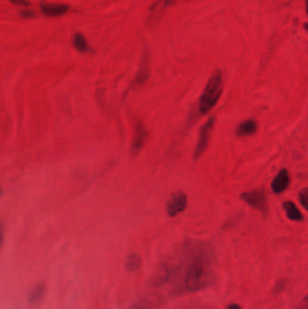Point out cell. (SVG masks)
Returning a JSON list of instances; mask_svg holds the SVG:
<instances>
[{
	"label": "cell",
	"instance_id": "30bf717a",
	"mask_svg": "<svg viewBox=\"0 0 308 309\" xmlns=\"http://www.w3.org/2000/svg\"><path fill=\"white\" fill-rule=\"evenodd\" d=\"M259 130L258 122L253 119H249L241 122L237 127L236 135L241 138L255 135Z\"/></svg>",
	"mask_w": 308,
	"mask_h": 309
},
{
	"label": "cell",
	"instance_id": "2e32d148",
	"mask_svg": "<svg viewBox=\"0 0 308 309\" xmlns=\"http://www.w3.org/2000/svg\"><path fill=\"white\" fill-rule=\"evenodd\" d=\"M308 189L304 188L303 190H301L299 193V203L301 204V206L304 209H308Z\"/></svg>",
	"mask_w": 308,
	"mask_h": 309
},
{
	"label": "cell",
	"instance_id": "ffe728a7",
	"mask_svg": "<svg viewBox=\"0 0 308 309\" xmlns=\"http://www.w3.org/2000/svg\"><path fill=\"white\" fill-rule=\"evenodd\" d=\"M294 309H308V297L306 296L304 300L300 302V304L297 306Z\"/></svg>",
	"mask_w": 308,
	"mask_h": 309
},
{
	"label": "cell",
	"instance_id": "7a4b0ae2",
	"mask_svg": "<svg viewBox=\"0 0 308 309\" xmlns=\"http://www.w3.org/2000/svg\"><path fill=\"white\" fill-rule=\"evenodd\" d=\"M222 92L223 75L221 70H216L212 73L211 77L208 80L207 83L200 96L197 105L198 113L204 116L212 111V109L216 106L217 102H219Z\"/></svg>",
	"mask_w": 308,
	"mask_h": 309
},
{
	"label": "cell",
	"instance_id": "6da1fadb",
	"mask_svg": "<svg viewBox=\"0 0 308 309\" xmlns=\"http://www.w3.org/2000/svg\"><path fill=\"white\" fill-rule=\"evenodd\" d=\"M212 279V266L206 251H201L193 259L185 276V288L190 292H196L207 287Z\"/></svg>",
	"mask_w": 308,
	"mask_h": 309
},
{
	"label": "cell",
	"instance_id": "5b68a950",
	"mask_svg": "<svg viewBox=\"0 0 308 309\" xmlns=\"http://www.w3.org/2000/svg\"><path fill=\"white\" fill-rule=\"evenodd\" d=\"M186 207H187V196L183 192L173 193L166 203V212L170 217H174L183 213Z\"/></svg>",
	"mask_w": 308,
	"mask_h": 309
},
{
	"label": "cell",
	"instance_id": "cb8c5ba5",
	"mask_svg": "<svg viewBox=\"0 0 308 309\" xmlns=\"http://www.w3.org/2000/svg\"><path fill=\"white\" fill-rule=\"evenodd\" d=\"M2 194H3V191H2V189L0 188V197L2 196Z\"/></svg>",
	"mask_w": 308,
	"mask_h": 309
},
{
	"label": "cell",
	"instance_id": "3957f363",
	"mask_svg": "<svg viewBox=\"0 0 308 309\" xmlns=\"http://www.w3.org/2000/svg\"><path fill=\"white\" fill-rule=\"evenodd\" d=\"M241 199L250 207L259 211L263 215H267L269 213V202L264 190L255 189L250 192H244L241 193Z\"/></svg>",
	"mask_w": 308,
	"mask_h": 309
},
{
	"label": "cell",
	"instance_id": "44dd1931",
	"mask_svg": "<svg viewBox=\"0 0 308 309\" xmlns=\"http://www.w3.org/2000/svg\"><path fill=\"white\" fill-rule=\"evenodd\" d=\"M128 309H150L149 307H147V306H145V305L138 304L134 305V306H132L131 308Z\"/></svg>",
	"mask_w": 308,
	"mask_h": 309
},
{
	"label": "cell",
	"instance_id": "e0dca14e",
	"mask_svg": "<svg viewBox=\"0 0 308 309\" xmlns=\"http://www.w3.org/2000/svg\"><path fill=\"white\" fill-rule=\"evenodd\" d=\"M21 17H23L24 19H32L36 16V14L34 13L33 10L25 9L21 11L19 14Z\"/></svg>",
	"mask_w": 308,
	"mask_h": 309
},
{
	"label": "cell",
	"instance_id": "ac0fdd59",
	"mask_svg": "<svg viewBox=\"0 0 308 309\" xmlns=\"http://www.w3.org/2000/svg\"><path fill=\"white\" fill-rule=\"evenodd\" d=\"M12 4L21 6H28L31 5V2L29 0H8Z\"/></svg>",
	"mask_w": 308,
	"mask_h": 309
},
{
	"label": "cell",
	"instance_id": "603a6c76",
	"mask_svg": "<svg viewBox=\"0 0 308 309\" xmlns=\"http://www.w3.org/2000/svg\"><path fill=\"white\" fill-rule=\"evenodd\" d=\"M175 0H164V5L167 6L169 5H172Z\"/></svg>",
	"mask_w": 308,
	"mask_h": 309
},
{
	"label": "cell",
	"instance_id": "8992f818",
	"mask_svg": "<svg viewBox=\"0 0 308 309\" xmlns=\"http://www.w3.org/2000/svg\"><path fill=\"white\" fill-rule=\"evenodd\" d=\"M149 140V132L141 121H137L135 124V132L131 143L130 151L133 154H138L143 150L147 141Z\"/></svg>",
	"mask_w": 308,
	"mask_h": 309
},
{
	"label": "cell",
	"instance_id": "277c9868",
	"mask_svg": "<svg viewBox=\"0 0 308 309\" xmlns=\"http://www.w3.org/2000/svg\"><path fill=\"white\" fill-rule=\"evenodd\" d=\"M214 125H215V117H211L201 128L199 132L197 144L195 146V150L193 152V159L195 161L200 159L203 153L207 150Z\"/></svg>",
	"mask_w": 308,
	"mask_h": 309
},
{
	"label": "cell",
	"instance_id": "8fae6325",
	"mask_svg": "<svg viewBox=\"0 0 308 309\" xmlns=\"http://www.w3.org/2000/svg\"><path fill=\"white\" fill-rule=\"evenodd\" d=\"M46 293V286L43 282L38 283L32 288L28 294V303L33 306H37L43 301Z\"/></svg>",
	"mask_w": 308,
	"mask_h": 309
},
{
	"label": "cell",
	"instance_id": "5bb4252c",
	"mask_svg": "<svg viewBox=\"0 0 308 309\" xmlns=\"http://www.w3.org/2000/svg\"><path fill=\"white\" fill-rule=\"evenodd\" d=\"M72 43L74 47L77 49L78 52L82 53H89L91 51V47L87 42L86 38L81 33H76L73 35Z\"/></svg>",
	"mask_w": 308,
	"mask_h": 309
},
{
	"label": "cell",
	"instance_id": "d6986e66",
	"mask_svg": "<svg viewBox=\"0 0 308 309\" xmlns=\"http://www.w3.org/2000/svg\"><path fill=\"white\" fill-rule=\"evenodd\" d=\"M4 238H5V230L4 225L2 222H0V249L3 246L4 243Z\"/></svg>",
	"mask_w": 308,
	"mask_h": 309
},
{
	"label": "cell",
	"instance_id": "52a82bcc",
	"mask_svg": "<svg viewBox=\"0 0 308 309\" xmlns=\"http://www.w3.org/2000/svg\"><path fill=\"white\" fill-rule=\"evenodd\" d=\"M150 76V53L148 51H145L143 56L141 59L140 70L137 73L136 77L134 78L131 86L133 88L141 87L144 85Z\"/></svg>",
	"mask_w": 308,
	"mask_h": 309
},
{
	"label": "cell",
	"instance_id": "7c38bea8",
	"mask_svg": "<svg viewBox=\"0 0 308 309\" xmlns=\"http://www.w3.org/2000/svg\"><path fill=\"white\" fill-rule=\"evenodd\" d=\"M282 207L284 209L286 215L289 220L294 222H303V214L293 202L285 201L284 203H282Z\"/></svg>",
	"mask_w": 308,
	"mask_h": 309
},
{
	"label": "cell",
	"instance_id": "4fadbf2b",
	"mask_svg": "<svg viewBox=\"0 0 308 309\" xmlns=\"http://www.w3.org/2000/svg\"><path fill=\"white\" fill-rule=\"evenodd\" d=\"M141 265H142V261H141L140 255L135 252H130L126 258V270L130 272L139 271L141 268Z\"/></svg>",
	"mask_w": 308,
	"mask_h": 309
},
{
	"label": "cell",
	"instance_id": "9c48e42d",
	"mask_svg": "<svg viewBox=\"0 0 308 309\" xmlns=\"http://www.w3.org/2000/svg\"><path fill=\"white\" fill-rule=\"evenodd\" d=\"M290 184V175L287 169L280 170L271 183V189L276 194L284 193Z\"/></svg>",
	"mask_w": 308,
	"mask_h": 309
},
{
	"label": "cell",
	"instance_id": "9a60e30c",
	"mask_svg": "<svg viewBox=\"0 0 308 309\" xmlns=\"http://www.w3.org/2000/svg\"><path fill=\"white\" fill-rule=\"evenodd\" d=\"M169 277L168 269L164 266L160 267L158 270L156 271V273H154L152 280H151V284L153 286L162 285L164 283Z\"/></svg>",
	"mask_w": 308,
	"mask_h": 309
},
{
	"label": "cell",
	"instance_id": "7402d4cb",
	"mask_svg": "<svg viewBox=\"0 0 308 309\" xmlns=\"http://www.w3.org/2000/svg\"><path fill=\"white\" fill-rule=\"evenodd\" d=\"M225 309H241V308L238 304H230L227 306Z\"/></svg>",
	"mask_w": 308,
	"mask_h": 309
},
{
	"label": "cell",
	"instance_id": "ba28073f",
	"mask_svg": "<svg viewBox=\"0 0 308 309\" xmlns=\"http://www.w3.org/2000/svg\"><path fill=\"white\" fill-rule=\"evenodd\" d=\"M40 10L42 14L46 17H59L67 14L70 10V5L61 3L43 2L40 4Z\"/></svg>",
	"mask_w": 308,
	"mask_h": 309
}]
</instances>
